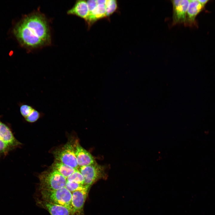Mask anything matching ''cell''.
Instances as JSON below:
<instances>
[{
	"label": "cell",
	"mask_w": 215,
	"mask_h": 215,
	"mask_svg": "<svg viewBox=\"0 0 215 215\" xmlns=\"http://www.w3.org/2000/svg\"><path fill=\"white\" fill-rule=\"evenodd\" d=\"M13 32L21 45L29 50L51 44L48 21L45 16L38 10L25 16L16 24Z\"/></svg>",
	"instance_id": "1"
},
{
	"label": "cell",
	"mask_w": 215,
	"mask_h": 215,
	"mask_svg": "<svg viewBox=\"0 0 215 215\" xmlns=\"http://www.w3.org/2000/svg\"><path fill=\"white\" fill-rule=\"evenodd\" d=\"M43 201L64 206L70 209L72 193L65 187L55 190L41 189Z\"/></svg>",
	"instance_id": "2"
},
{
	"label": "cell",
	"mask_w": 215,
	"mask_h": 215,
	"mask_svg": "<svg viewBox=\"0 0 215 215\" xmlns=\"http://www.w3.org/2000/svg\"><path fill=\"white\" fill-rule=\"evenodd\" d=\"M41 189L55 190L65 187L66 179L57 171L43 172L39 176Z\"/></svg>",
	"instance_id": "3"
},
{
	"label": "cell",
	"mask_w": 215,
	"mask_h": 215,
	"mask_svg": "<svg viewBox=\"0 0 215 215\" xmlns=\"http://www.w3.org/2000/svg\"><path fill=\"white\" fill-rule=\"evenodd\" d=\"M54 154L56 160L78 169L79 166L75 154L74 145L69 142L55 150Z\"/></svg>",
	"instance_id": "4"
},
{
	"label": "cell",
	"mask_w": 215,
	"mask_h": 215,
	"mask_svg": "<svg viewBox=\"0 0 215 215\" xmlns=\"http://www.w3.org/2000/svg\"><path fill=\"white\" fill-rule=\"evenodd\" d=\"M78 170L84 178V185L90 187L98 179L102 176V167L96 163L87 166L79 167Z\"/></svg>",
	"instance_id": "5"
},
{
	"label": "cell",
	"mask_w": 215,
	"mask_h": 215,
	"mask_svg": "<svg viewBox=\"0 0 215 215\" xmlns=\"http://www.w3.org/2000/svg\"><path fill=\"white\" fill-rule=\"evenodd\" d=\"M90 187L85 185L82 189L72 192L70 214L72 215H82L84 204Z\"/></svg>",
	"instance_id": "6"
},
{
	"label": "cell",
	"mask_w": 215,
	"mask_h": 215,
	"mask_svg": "<svg viewBox=\"0 0 215 215\" xmlns=\"http://www.w3.org/2000/svg\"><path fill=\"white\" fill-rule=\"evenodd\" d=\"M171 2L173 7L172 24H184L190 0H174Z\"/></svg>",
	"instance_id": "7"
},
{
	"label": "cell",
	"mask_w": 215,
	"mask_h": 215,
	"mask_svg": "<svg viewBox=\"0 0 215 215\" xmlns=\"http://www.w3.org/2000/svg\"><path fill=\"white\" fill-rule=\"evenodd\" d=\"M106 0H96L97 4L92 10L89 11L88 16L85 20L89 28L98 20L107 18L105 2Z\"/></svg>",
	"instance_id": "8"
},
{
	"label": "cell",
	"mask_w": 215,
	"mask_h": 215,
	"mask_svg": "<svg viewBox=\"0 0 215 215\" xmlns=\"http://www.w3.org/2000/svg\"><path fill=\"white\" fill-rule=\"evenodd\" d=\"M204 7L198 0H190L184 23L185 25L189 26H196V17L203 10Z\"/></svg>",
	"instance_id": "9"
},
{
	"label": "cell",
	"mask_w": 215,
	"mask_h": 215,
	"mask_svg": "<svg viewBox=\"0 0 215 215\" xmlns=\"http://www.w3.org/2000/svg\"><path fill=\"white\" fill-rule=\"evenodd\" d=\"M75 153L79 167L86 166L96 163L92 155L81 146L78 143L74 145Z\"/></svg>",
	"instance_id": "10"
},
{
	"label": "cell",
	"mask_w": 215,
	"mask_h": 215,
	"mask_svg": "<svg viewBox=\"0 0 215 215\" xmlns=\"http://www.w3.org/2000/svg\"><path fill=\"white\" fill-rule=\"evenodd\" d=\"M1 117L0 116V139L14 149L21 144L15 138L10 127L1 121Z\"/></svg>",
	"instance_id": "11"
},
{
	"label": "cell",
	"mask_w": 215,
	"mask_h": 215,
	"mask_svg": "<svg viewBox=\"0 0 215 215\" xmlns=\"http://www.w3.org/2000/svg\"><path fill=\"white\" fill-rule=\"evenodd\" d=\"M89 13V10L87 1L77 0L73 6L68 10L67 13L69 15H73L83 19L85 20Z\"/></svg>",
	"instance_id": "12"
},
{
	"label": "cell",
	"mask_w": 215,
	"mask_h": 215,
	"mask_svg": "<svg viewBox=\"0 0 215 215\" xmlns=\"http://www.w3.org/2000/svg\"><path fill=\"white\" fill-rule=\"evenodd\" d=\"M39 203L49 212L51 215H70V210L60 205L50 203L42 200Z\"/></svg>",
	"instance_id": "13"
},
{
	"label": "cell",
	"mask_w": 215,
	"mask_h": 215,
	"mask_svg": "<svg viewBox=\"0 0 215 215\" xmlns=\"http://www.w3.org/2000/svg\"><path fill=\"white\" fill-rule=\"evenodd\" d=\"M52 168L59 172L66 179L78 169L67 165L57 160L53 164Z\"/></svg>",
	"instance_id": "14"
},
{
	"label": "cell",
	"mask_w": 215,
	"mask_h": 215,
	"mask_svg": "<svg viewBox=\"0 0 215 215\" xmlns=\"http://www.w3.org/2000/svg\"><path fill=\"white\" fill-rule=\"evenodd\" d=\"M105 5L107 18L110 17L118 10V4L116 0H106Z\"/></svg>",
	"instance_id": "15"
},
{
	"label": "cell",
	"mask_w": 215,
	"mask_h": 215,
	"mask_svg": "<svg viewBox=\"0 0 215 215\" xmlns=\"http://www.w3.org/2000/svg\"><path fill=\"white\" fill-rule=\"evenodd\" d=\"M67 182H74L84 185V179L83 176L77 169L66 178Z\"/></svg>",
	"instance_id": "16"
},
{
	"label": "cell",
	"mask_w": 215,
	"mask_h": 215,
	"mask_svg": "<svg viewBox=\"0 0 215 215\" xmlns=\"http://www.w3.org/2000/svg\"><path fill=\"white\" fill-rule=\"evenodd\" d=\"M19 106L20 113L24 118L27 116L35 108L31 105L24 103H20Z\"/></svg>",
	"instance_id": "17"
},
{
	"label": "cell",
	"mask_w": 215,
	"mask_h": 215,
	"mask_svg": "<svg viewBox=\"0 0 215 215\" xmlns=\"http://www.w3.org/2000/svg\"><path fill=\"white\" fill-rule=\"evenodd\" d=\"M43 115L42 112L39 111L35 108L31 113L24 119L25 120L30 123L36 122Z\"/></svg>",
	"instance_id": "18"
},
{
	"label": "cell",
	"mask_w": 215,
	"mask_h": 215,
	"mask_svg": "<svg viewBox=\"0 0 215 215\" xmlns=\"http://www.w3.org/2000/svg\"><path fill=\"white\" fill-rule=\"evenodd\" d=\"M85 185L74 182H67L65 187L72 193L84 188Z\"/></svg>",
	"instance_id": "19"
},
{
	"label": "cell",
	"mask_w": 215,
	"mask_h": 215,
	"mask_svg": "<svg viewBox=\"0 0 215 215\" xmlns=\"http://www.w3.org/2000/svg\"><path fill=\"white\" fill-rule=\"evenodd\" d=\"M14 148L0 139V156H6Z\"/></svg>",
	"instance_id": "20"
},
{
	"label": "cell",
	"mask_w": 215,
	"mask_h": 215,
	"mask_svg": "<svg viewBox=\"0 0 215 215\" xmlns=\"http://www.w3.org/2000/svg\"><path fill=\"white\" fill-rule=\"evenodd\" d=\"M198 1L202 5L205 6L206 3L208 1V0H198Z\"/></svg>",
	"instance_id": "21"
}]
</instances>
